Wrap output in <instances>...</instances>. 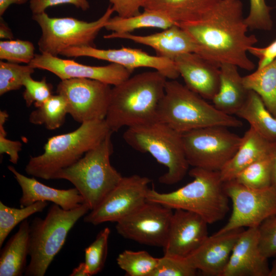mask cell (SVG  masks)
<instances>
[{
  "label": "cell",
  "instance_id": "cell-25",
  "mask_svg": "<svg viewBox=\"0 0 276 276\" xmlns=\"http://www.w3.org/2000/svg\"><path fill=\"white\" fill-rule=\"evenodd\" d=\"M30 252V224L21 222L17 232L7 241L0 256L1 276H20L25 274Z\"/></svg>",
  "mask_w": 276,
  "mask_h": 276
},
{
  "label": "cell",
  "instance_id": "cell-31",
  "mask_svg": "<svg viewBox=\"0 0 276 276\" xmlns=\"http://www.w3.org/2000/svg\"><path fill=\"white\" fill-rule=\"evenodd\" d=\"M159 259L145 250L134 251L125 250L118 255L117 262L127 275L151 276Z\"/></svg>",
  "mask_w": 276,
  "mask_h": 276
},
{
  "label": "cell",
  "instance_id": "cell-28",
  "mask_svg": "<svg viewBox=\"0 0 276 276\" xmlns=\"http://www.w3.org/2000/svg\"><path fill=\"white\" fill-rule=\"evenodd\" d=\"M144 10L142 13L128 17H121L118 15L111 17L104 28L114 34H124L131 33L142 28H153L164 30L177 25L162 13Z\"/></svg>",
  "mask_w": 276,
  "mask_h": 276
},
{
  "label": "cell",
  "instance_id": "cell-34",
  "mask_svg": "<svg viewBox=\"0 0 276 276\" xmlns=\"http://www.w3.org/2000/svg\"><path fill=\"white\" fill-rule=\"evenodd\" d=\"M35 68L29 64L20 65L8 61H0V95L19 89L25 79L31 76Z\"/></svg>",
  "mask_w": 276,
  "mask_h": 276
},
{
  "label": "cell",
  "instance_id": "cell-10",
  "mask_svg": "<svg viewBox=\"0 0 276 276\" xmlns=\"http://www.w3.org/2000/svg\"><path fill=\"white\" fill-rule=\"evenodd\" d=\"M227 128L212 126L182 133L189 165L220 171L236 153L241 141V137Z\"/></svg>",
  "mask_w": 276,
  "mask_h": 276
},
{
  "label": "cell",
  "instance_id": "cell-41",
  "mask_svg": "<svg viewBox=\"0 0 276 276\" xmlns=\"http://www.w3.org/2000/svg\"><path fill=\"white\" fill-rule=\"evenodd\" d=\"M6 110L0 111V154L6 153L9 157V160L16 164L19 159V153L21 150L22 144L18 141H13L7 137V133L4 124L8 118Z\"/></svg>",
  "mask_w": 276,
  "mask_h": 276
},
{
  "label": "cell",
  "instance_id": "cell-47",
  "mask_svg": "<svg viewBox=\"0 0 276 276\" xmlns=\"http://www.w3.org/2000/svg\"><path fill=\"white\" fill-rule=\"evenodd\" d=\"M272 158V185L276 188V142L273 143L271 152Z\"/></svg>",
  "mask_w": 276,
  "mask_h": 276
},
{
  "label": "cell",
  "instance_id": "cell-17",
  "mask_svg": "<svg viewBox=\"0 0 276 276\" xmlns=\"http://www.w3.org/2000/svg\"><path fill=\"white\" fill-rule=\"evenodd\" d=\"M208 223L200 215L181 209L173 212L164 255L186 258L196 250L208 236Z\"/></svg>",
  "mask_w": 276,
  "mask_h": 276
},
{
  "label": "cell",
  "instance_id": "cell-37",
  "mask_svg": "<svg viewBox=\"0 0 276 276\" xmlns=\"http://www.w3.org/2000/svg\"><path fill=\"white\" fill-rule=\"evenodd\" d=\"M197 271L186 258L164 255L151 276H194Z\"/></svg>",
  "mask_w": 276,
  "mask_h": 276
},
{
  "label": "cell",
  "instance_id": "cell-30",
  "mask_svg": "<svg viewBox=\"0 0 276 276\" xmlns=\"http://www.w3.org/2000/svg\"><path fill=\"white\" fill-rule=\"evenodd\" d=\"M36 108L30 114V122L35 125H43L50 130L61 126L68 114L66 101L62 95L58 94L53 95Z\"/></svg>",
  "mask_w": 276,
  "mask_h": 276
},
{
  "label": "cell",
  "instance_id": "cell-38",
  "mask_svg": "<svg viewBox=\"0 0 276 276\" xmlns=\"http://www.w3.org/2000/svg\"><path fill=\"white\" fill-rule=\"evenodd\" d=\"M23 86L25 90L22 96L28 107L33 104L38 107L53 95V86L45 77L39 81L29 76L25 79Z\"/></svg>",
  "mask_w": 276,
  "mask_h": 276
},
{
  "label": "cell",
  "instance_id": "cell-9",
  "mask_svg": "<svg viewBox=\"0 0 276 276\" xmlns=\"http://www.w3.org/2000/svg\"><path fill=\"white\" fill-rule=\"evenodd\" d=\"M109 6L97 20L87 22L71 17H52L45 12L32 15L41 30L37 44L41 53L57 56L72 47L93 46L94 41L114 12Z\"/></svg>",
  "mask_w": 276,
  "mask_h": 276
},
{
  "label": "cell",
  "instance_id": "cell-32",
  "mask_svg": "<svg viewBox=\"0 0 276 276\" xmlns=\"http://www.w3.org/2000/svg\"><path fill=\"white\" fill-rule=\"evenodd\" d=\"M47 201H39L20 209L9 207L0 201V247L12 229L31 215L41 212Z\"/></svg>",
  "mask_w": 276,
  "mask_h": 276
},
{
  "label": "cell",
  "instance_id": "cell-15",
  "mask_svg": "<svg viewBox=\"0 0 276 276\" xmlns=\"http://www.w3.org/2000/svg\"><path fill=\"white\" fill-rule=\"evenodd\" d=\"M60 55L68 57L84 56L105 60L119 64L132 72L137 68H151L169 80H175L179 76L174 61L151 55L137 49L122 47L104 50L93 46H83L66 49Z\"/></svg>",
  "mask_w": 276,
  "mask_h": 276
},
{
  "label": "cell",
  "instance_id": "cell-5",
  "mask_svg": "<svg viewBox=\"0 0 276 276\" xmlns=\"http://www.w3.org/2000/svg\"><path fill=\"white\" fill-rule=\"evenodd\" d=\"M157 120L181 133L212 126L243 125L240 120L219 110L185 85L169 79L158 108Z\"/></svg>",
  "mask_w": 276,
  "mask_h": 276
},
{
  "label": "cell",
  "instance_id": "cell-49",
  "mask_svg": "<svg viewBox=\"0 0 276 276\" xmlns=\"http://www.w3.org/2000/svg\"><path fill=\"white\" fill-rule=\"evenodd\" d=\"M268 276H276V259L273 261L270 268Z\"/></svg>",
  "mask_w": 276,
  "mask_h": 276
},
{
  "label": "cell",
  "instance_id": "cell-29",
  "mask_svg": "<svg viewBox=\"0 0 276 276\" xmlns=\"http://www.w3.org/2000/svg\"><path fill=\"white\" fill-rule=\"evenodd\" d=\"M245 87L256 92L276 118V58L269 64L243 77Z\"/></svg>",
  "mask_w": 276,
  "mask_h": 276
},
{
  "label": "cell",
  "instance_id": "cell-1",
  "mask_svg": "<svg viewBox=\"0 0 276 276\" xmlns=\"http://www.w3.org/2000/svg\"><path fill=\"white\" fill-rule=\"evenodd\" d=\"M178 25L194 40L196 53L205 59L219 66L231 63L249 71L255 68L247 53L258 39L247 34L240 0H220L199 19Z\"/></svg>",
  "mask_w": 276,
  "mask_h": 276
},
{
  "label": "cell",
  "instance_id": "cell-44",
  "mask_svg": "<svg viewBox=\"0 0 276 276\" xmlns=\"http://www.w3.org/2000/svg\"><path fill=\"white\" fill-rule=\"evenodd\" d=\"M248 53L259 59L257 68H261L276 58V39L265 47L253 46L249 49Z\"/></svg>",
  "mask_w": 276,
  "mask_h": 276
},
{
  "label": "cell",
  "instance_id": "cell-35",
  "mask_svg": "<svg viewBox=\"0 0 276 276\" xmlns=\"http://www.w3.org/2000/svg\"><path fill=\"white\" fill-rule=\"evenodd\" d=\"M110 230L106 227L97 235L95 240L85 249V263L89 276L100 272L105 263Z\"/></svg>",
  "mask_w": 276,
  "mask_h": 276
},
{
  "label": "cell",
  "instance_id": "cell-24",
  "mask_svg": "<svg viewBox=\"0 0 276 276\" xmlns=\"http://www.w3.org/2000/svg\"><path fill=\"white\" fill-rule=\"evenodd\" d=\"M238 67L231 63L220 65L218 91L212 100L219 110L227 114H236L245 102L249 90L244 86Z\"/></svg>",
  "mask_w": 276,
  "mask_h": 276
},
{
  "label": "cell",
  "instance_id": "cell-21",
  "mask_svg": "<svg viewBox=\"0 0 276 276\" xmlns=\"http://www.w3.org/2000/svg\"><path fill=\"white\" fill-rule=\"evenodd\" d=\"M105 39H124L153 49L156 55L174 61L178 56L188 53H196L197 47L189 34L178 25L162 31L147 35L131 33L105 35Z\"/></svg>",
  "mask_w": 276,
  "mask_h": 276
},
{
  "label": "cell",
  "instance_id": "cell-8",
  "mask_svg": "<svg viewBox=\"0 0 276 276\" xmlns=\"http://www.w3.org/2000/svg\"><path fill=\"white\" fill-rule=\"evenodd\" d=\"M90 210L85 203L70 210L54 204L44 219L36 217L30 224V260L25 275L43 276L63 246L68 232Z\"/></svg>",
  "mask_w": 276,
  "mask_h": 276
},
{
  "label": "cell",
  "instance_id": "cell-19",
  "mask_svg": "<svg viewBox=\"0 0 276 276\" xmlns=\"http://www.w3.org/2000/svg\"><path fill=\"white\" fill-rule=\"evenodd\" d=\"M174 62L187 87L205 100H213L219 87V65L195 53L180 55Z\"/></svg>",
  "mask_w": 276,
  "mask_h": 276
},
{
  "label": "cell",
  "instance_id": "cell-46",
  "mask_svg": "<svg viewBox=\"0 0 276 276\" xmlns=\"http://www.w3.org/2000/svg\"><path fill=\"white\" fill-rule=\"evenodd\" d=\"M28 0H0V16H2L8 8L12 4L22 5Z\"/></svg>",
  "mask_w": 276,
  "mask_h": 276
},
{
  "label": "cell",
  "instance_id": "cell-45",
  "mask_svg": "<svg viewBox=\"0 0 276 276\" xmlns=\"http://www.w3.org/2000/svg\"><path fill=\"white\" fill-rule=\"evenodd\" d=\"M13 38L14 36L11 30L1 17L0 21V38L11 40L13 39Z\"/></svg>",
  "mask_w": 276,
  "mask_h": 276
},
{
  "label": "cell",
  "instance_id": "cell-42",
  "mask_svg": "<svg viewBox=\"0 0 276 276\" xmlns=\"http://www.w3.org/2000/svg\"><path fill=\"white\" fill-rule=\"evenodd\" d=\"M61 4H71L83 11L87 10L90 7L87 0H30L29 7L33 14H40L51 7Z\"/></svg>",
  "mask_w": 276,
  "mask_h": 276
},
{
  "label": "cell",
  "instance_id": "cell-39",
  "mask_svg": "<svg viewBox=\"0 0 276 276\" xmlns=\"http://www.w3.org/2000/svg\"><path fill=\"white\" fill-rule=\"evenodd\" d=\"M249 13L245 21L249 29L270 31L273 27L271 8L265 0H249Z\"/></svg>",
  "mask_w": 276,
  "mask_h": 276
},
{
  "label": "cell",
  "instance_id": "cell-20",
  "mask_svg": "<svg viewBox=\"0 0 276 276\" xmlns=\"http://www.w3.org/2000/svg\"><path fill=\"white\" fill-rule=\"evenodd\" d=\"M258 239V227L242 232L222 276H268L267 259L260 252Z\"/></svg>",
  "mask_w": 276,
  "mask_h": 276
},
{
  "label": "cell",
  "instance_id": "cell-36",
  "mask_svg": "<svg viewBox=\"0 0 276 276\" xmlns=\"http://www.w3.org/2000/svg\"><path fill=\"white\" fill-rule=\"evenodd\" d=\"M35 56V47L31 41L13 39L0 41L1 60L29 64Z\"/></svg>",
  "mask_w": 276,
  "mask_h": 276
},
{
  "label": "cell",
  "instance_id": "cell-40",
  "mask_svg": "<svg viewBox=\"0 0 276 276\" xmlns=\"http://www.w3.org/2000/svg\"><path fill=\"white\" fill-rule=\"evenodd\" d=\"M258 229V245L262 255L267 259L276 256V215L264 220Z\"/></svg>",
  "mask_w": 276,
  "mask_h": 276
},
{
  "label": "cell",
  "instance_id": "cell-2",
  "mask_svg": "<svg viewBox=\"0 0 276 276\" xmlns=\"http://www.w3.org/2000/svg\"><path fill=\"white\" fill-rule=\"evenodd\" d=\"M168 79L154 70L130 77L111 88L105 121L113 132L157 120Z\"/></svg>",
  "mask_w": 276,
  "mask_h": 276
},
{
  "label": "cell",
  "instance_id": "cell-22",
  "mask_svg": "<svg viewBox=\"0 0 276 276\" xmlns=\"http://www.w3.org/2000/svg\"><path fill=\"white\" fill-rule=\"evenodd\" d=\"M8 169L21 188L22 195L19 199L21 207L43 201L52 202L65 210H70L84 203L76 188L67 190L55 189L44 185L34 177L30 178L21 174L12 166H8Z\"/></svg>",
  "mask_w": 276,
  "mask_h": 276
},
{
  "label": "cell",
  "instance_id": "cell-6",
  "mask_svg": "<svg viewBox=\"0 0 276 276\" xmlns=\"http://www.w3.org/2000/svg\"><path fill=\"white\" fill-rule=\"evenodd\" d=\"M126 143L133 149L149 153L165 166L167 171L158 180L172 185L181 180L190 166L185 153L182 133L159 121L127 128L123 133Z\"/></svg>",
  "mask_w": 276,
  "mask_h": 276
},
{
  "label": "cell",
  "instance_id": "cell-13",
  "mask_svg": "<svg viewBox=\"0 0 276 276\" xmlns=\"http://www.w3.org/2000/svg\"><path fill=\"white\" fill-rule=\"evenodd\" d=\"M151 180L134 174L123 177L101 202L84 217V221L97 225L117 222L133 213L147 201Z\"/></svg>",
  "mask_w": 276,
  "mask_h": 276
},
{
  "label": "cell",
  "instance_id": "cell-7",
  "mask_svg": "<svg viewBox=\"0 0 276 276\" xmlns=\"http://www.w3.org/2000/svg\"><path fill=\"white\" fill-rule=\"evenodd\" d=\"M112 133L54 177V179H63L71 182L90 210L95 209L123 177L110 161L113 152Z\"/></svg>",
  "mask_w": 276,
  "mask_h": 276
},
{
  "label": "cell",
  "instance_id": "cell-12",
  "mask_svg": "<svg viewBox=\"0 0 276 276\" xmlns=\"http://www.w3.org/2000/svg\"><path fill=\"white\" fill-rule=\"evenodd\" d=\"M111 91L110 85L86 78L61 80L56 88L66 101L68 114L81 124L105 119Z\"/></svg>",
  "mask_w": 276,
  "mask_h": 276
},
{
  "label": "cell",
  "instance_id": "cell-11",
  "mask_svg": "<svg viewBox=\"0 0 276 276\" xmlns=\"http://www.w3.org/2000/svg\"><path fill=\"white\" fill-rule=\"evenodd\" d=\"M224 190L231 200L233 210L227 223L215 234L238 228L258 227L266 218L276 215V188L246 187L235 179L224 182Z\"/></svg>",
  "mask_w": 276,
  "mask_h": 276
},
{
  "label": "cell",
  "instance_id": "cell-18",
  "mask_svg": "<svg viewBox=\"0 0 276 276\" xmlns=\"http://www.w3.org/2000/svg\"><path fill=\"white\" fill-rule=\"evenodd\" d=\"M243 231V228H238L208 236L186 258L197 270H200L203 274L222 276L233 248Z\"/></svg>",
  "mask_w": 276,
  "mask_h": 276
},
{
  "label": "cell",
  "instance_id": "cell-4",
  "mask_svg": "<svg viewBox=\"0 0 276 276\" xmlns=\"http://www.w3.org/2000/svg\"><path fill=\"white\" fill-rule=\"evenodd\" d=\"M112 132L103 119L83 122L72 132L52 136L43 153L31 156L26 172L45 180L54 179L59 172L76 163Z\"/></svg>",
  "mask_w": 276,
  "mask_h": 276
},
{
  "label": "cell",
  "instance_id": "cell-33",
  "mask_svg": "<svg viewBox=\"0 0 276 276\" xmlns=\"http://www.w3.org/2000/svg\"><path fill=\"white\" fill-rule=\"evenodd\" d=\"M246 187L263 189L272 185V158L271 154L251 164L241 171L234 179Z\"/></svg>",
  "mask_w": 276,
  "mask_h": 276
},
{
  "label": "cell",
  "instance_id": "cell-14",
  "mask_svg": "<svg viewBox=\"0 0 276 276\" xmlns=\"http://www.w3.org/2000/svg\"><path fill=\"white\" fill-rule=\"evenodd\" d=\"M173 213L170 208L147 201L117 222L116 228L124 238L148 246L163 247Z\"/></svg>",
  "mask_w": 276,
  "mask_h": 276
},
{
  "label": "cell",
  "instance_id": "cell-3",
  "mask_svg": "<svg viewBox=\"0 0 276 276\" xmlns=\"http://www.w3.org/2000/svg\"><path fill=\"white\" fill-rule=\"evenodd\" d=\"M189 173L193 181L174 191L160 193L150 189L147 201L195 213L208 224L222 220L229 210V198L224 190L220 172L193 167Z\"/></svg>",
  "mask_w": 276,
  "mask_h": 276
},
{
  "label": "cell",
  "instance_id": "cell-27",
  "mask_svg": "<svg viewBox=\"0 0 276 276\" xmlns=\"http://www.w3.org/2000/svg\"><path fill=\"white\" fill-rule=\"evenodd\" d=\"M236 115L246 120L250 127L268 141L276 142V118L256 92L249 90L245 102Z\"/></svg>",
  "mask_w": 276,
  "mask_h": 276
},
{
  "label": "cell",
  "instance_id": "cell-16",
  "mask_svg": "<svg viewBox=\"0 0 276 276\" xmlns=\"http://www.w3.org/2000/svg\"><path fill=\"white\" fill-rule=\"evenodd\" d=\"M33 68L47 70L61 80L73 78L94 79L116 86L128 78L132 72L116 63L105 66H90L74 60L63 59L48 54H35L29 64Z\"/></svg>",
  "mask_w": 276,
  "mask_h": 276
},
{
  "label": "cell",
  "instance_id": "cell-48",
  "mask_svg": "<svg viewBox=\"0 0 276 276\" xmlns=\"http://www.w3.org/2000/svg\"><path fill=\"white\" fill-rule=\"evenodd\" d=\"M71 276H89L85 262L80 263L79 265L75 268Z\"/></svg>",
  "mask_w": 276,
  "mask_h": 276
},
{
  "label": "cell",
  "instance_id": "cell-43",
  "mask_svg": "<svg viewBox=\"0 0 276 276\" xmlns=\"http://www.w3.org/2000/svg\"><path fill=\"white\" fill-rule=\"evenodd\" d=\"M149 0H109L114 11L121 17H128L140 13Z\"/></svg>",
  "mask_w": 276,
  "mask_h": 276
},
{
  "label": "cell",
  "instance_id": "cell-23",
  "mask_svg": "<svg viewBox=\"0 0 276 276\" xmlns=\"http://www.w3.org/2000/svg\"><path fill=\"white\" fill-rule=\"evenodd\" d=\"M273 143L250 127L241 137L236 153L219 171L222 181L234 179L245 168L269 156L272 152Z\"/></svg>",
  "mask_w": 276,
  "mask_h": 276
},
{
  "label": "cell",
  "instance_id": "cell-26",
  "mask_svg": "<svg viewBox=\"0 0 276 276\" xmlns=\"http://www.w3.org/2000/svg\"><path fill=\"white\" fill-rule=\"evenodd\" d=\"M220 0H149L144 10L159 12L177 25L201 18Z\"/></svg>",
  "mask_w": 276,
  "mask_h": 276
}]
</instances>
